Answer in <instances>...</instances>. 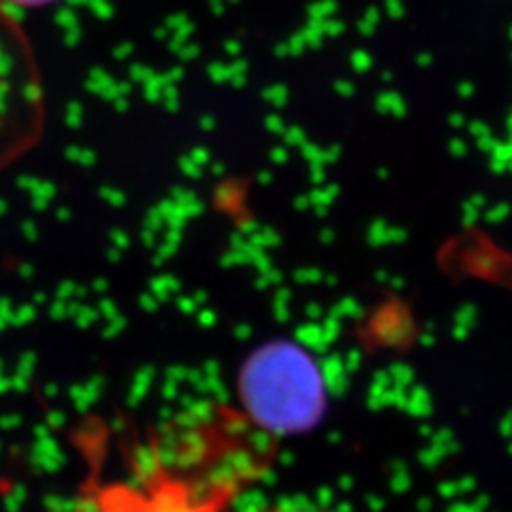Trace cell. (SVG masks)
Here are the masks:
<instances>
[{"mask_svg": "<svg viewBox=\"0 0 512 512\" xmlns=\"http://www.w3.org/2000/svg\"><path fill=\"white\" fill-rule=\"evenodd\" d=\"M56 3H60V0H0V7L13 11V9H41Z\"/></svg>", "mask_w": 512, "mask_h": 512, "instance_id": "3957f363", "label": "cell"}, {"mask_svg": "<svg viewBox=\"0 0 512 512\" xmlns=\"http://www.w3.org/2000/svg\"><path fill=\"white\" fill-rule=\"evenodd\" d=\"M47 124L43 75L26 30L0 7V175L35 150Z\"/></svg>", "mask_w": 512, "mask_h": 512, "instance_id": "6da1fadb", "label": "cell"}, {"mask_svg": "<svg viewBox=\"0 0 512 512\" xmlns=\"http://www.w3.org/2000/svg\"><path fill=\"white\" fill-rule=\"evenodd\" d=\"M246 399L271 427L306 425L318 412V384L310 363L291 348H271L244 378Z\"/></svg>", "mask_w": 512, "mask_h": 512, "instance_id": "7a4b0ae2", "label": "cell"}, {"mask_svg": "<svg viewBox=\"0 0 512 512\" xmlns=\"http://www.w3.org/2000/svg\"><path fill=\"white\" fill-rule=\"evenodd\" d=\"M261 512H314V510L295 508V506H278V508H269V510H261Z\"/></svg>", "mask_w": 512, "mask_h": 512, "instance_id": "277c9868", "label": "cell"}]
</instances>
